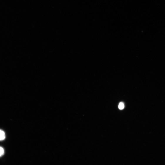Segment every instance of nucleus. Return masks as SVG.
Instances as JSON below:
<instances>
[{
	"label": "nucleus",
	"mask_w": 165,
	"mask_h": 165,
	"mask_svg": "<svg viewBox=\"0 0 165 165\" xmlns=\"http://www.w3.org/2000/svg\"><path fill=\"white\" fill-rule=\"evenodd\" d=\"M4 154V149L2 147H0V157L3 156Z\"/></svg>",
	"instance_id": "nucleus-3"
},
{
	"label": "nucleus",
	"mask_w": 165,
	"mask_h": 165,
	"mask_svg": "<svg viewBox=\"0 0 165 165\" xmlns=\"http://www.w3.org/2000/svg\"><path fill=\"white\" fill-rule=\"evenodd\" d=\"M5 138V134L4 131L0 130V141L4 140Z\"/></svg>",
	"instance_id": "nucleus-1"
},
{
	"label": "nucleus",
	"mask_w": 165,
	"mask_h": 165,
	"mask_svg": "<svg viewBox=\"0 0 165 165\" xmlns=\"http://www.w3.org/2000/svg\"><path fill=\"white\" fill-rule=\"evenodd\" d=\"M118 108L119 109L122 110L124 108V105L123 102L120 103L119 105Z\"/></svg>",
	"instance_id": "nucleus-2"
}]
</instances>
